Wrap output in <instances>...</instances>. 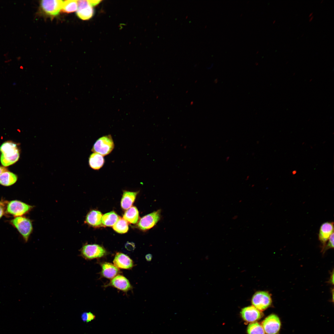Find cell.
<instances>
[{
    "label": "cell",
    "instance_id": "f546056e",
    "mask_svg": "<svg viewBox=\"0 0 334 334\" xmlns=\"http://www.w3.org/2000/svg\"><path fill=\"white\" fill-rule=\"evenodd\" d=\"M145 258H146V260L147 261H151V259H152V255H151L150 254H148L146 255L145 256Z\"/></svg>",
    "mask_w": 334,
    "mask_h": 334
},
{
    "label": "cell",
    "instance_id": "8fae6325",
    "mask_svg": "<svg viewBox=\"0 0 334 334\" xmlns=\"http://www.w3.org/2000/svg\"><path fill=\"white\" fill-rule=\"evenodd\" d=\"M241 314L246 321L253 322L260 319L263 316L261 311L253 306L245 307L242 309Z\"/></svg>",
    "mask_w": 334,
    "mask_h": 334
},
{
    "label": "cell",
    "instance_id": "8d00e7d4",
    "mask_svg": "<svg viewBox=\"0 0 334 334\" xmlns=\"http://www.w3.org/2000/svg\"><path fill=\"white\" fill-rule=\"evenodd\" d=\"M303 35H304V34H302V35L301 36H303Z\"/></svg>",
    "mask_w": 334,
    "mask_h": 334
},
{
    "label": "cell",
    "instance_id": "52a82bcc",
    "mask_svg": "<svg viewBox=\"0 0 334 334\" xmlns=\"http://www.w3.org/2000/svg\"><path fill=\"white\" fill-rule=\"evenodd\" d=\"M63 1L44 0L41 2L42 11L46 15L53 17L59 14L62 8Z\"/></svg>",
    "mask_w": 334,
    "mask_h": 334
},
{
    "label": "cell",
    "instance_id": "3957f363",
    "mask_svg": "<svg viewBox=\"0 0 334 334\" xmlns=\"http://www.w3.org/2000/svg\"><path fill=\"white\" fill-rule=\"evenodd\" d=\"M80 255L86 260H92L103 257L106 255V250L96 244H85L80 250Z\"/></svg>",
    "mask_w": 334,
    "mask_h": 334
},
{
    "label": "cell",
    "instance_id": "ba28073f",
    "mask_svg": "<svg viewBox=\"0 0 334 334\" xmlns=\"http://www.w3.org/2000/svg\"><path fill=\"white\" fill-rule=\"evenodd\" d=\"M262 326L266 334H277L281 326V322L278 317L271 314L262 322Z\"/></svg>",
    "mask_w": 334,
    "mask_h": 334
},
{
    "label": "cell",
    "instance_id": "4316f807",
    "mask_svg": "<svg viewBox=\"0 0 334 334\" xmlns=\"http://www.w3.org/2000/svg\"><path fill=\"white\" fill-rule=\"evenodd\" d=\"M87 322H88L95 319L96 316L95 315L91 312H87Z\"/></svg>",
    "mask_w": 334,
    "mask_h": 334
},
{
    "label": "cell",
    "instance_id": "d6986e66",
    "mask_svg": "<svg viewBox=\"0 0 334 334\" xmlns=\"http://www.w3.org/2000/svg\"><path fill=\"white\" fill-rule=\"evenodd\" d=\"M17 175L8 171L2 173L0 175V184L5 186H11L17 181Z\"/></svg>",
    "mask_w": 334,
    "mask_h": 334
},
{
    "label": "cell",
    "instance_id": "277c9868",
    "mask_svg": "<svg viewBox=\"0 0 334 334\" xmlns=\"http://www.w3.org/2000/svg\"><path fill=\"white\" fill-rule=\"evenodd\" d=\"M114 148V143L110 135L103 136L94 143L92 151L103 156L109 154Z\"/></svg>",
    "mask_w": 334,
    "mask_h": 334
},
{
    "label": "cell",
    "instance_id": "7402d4cb",
    "mask_svg": "<svg viewBox=\"0 0 334 334\" xmlns=\"http://www.w3.org/2000/svg\"><path fill=\"white\" fill-rule=\"evenodd\" d=\"M78 1L67 0L63 1L61 11L67 13L74 12L77 10Z\"/></svg>",
    "mask_w": 334,
    "mask_h": 334
},
{
    "label": "cell",
    "instance_id": "8992f818",
    "mask_svg": "<svg viewBox=\"0 0 334 334\" xmlns=\"http://www.w3.org/2000/svg\"><path fill=\"white\" fill-rule=\"evenodd\" d=\"M33 206L17 200L9 202L6 208L7 212L15 217L21 216L31 210Z\"/></svg>",
    "mask_w": 334,
    "mask_h": 334
},
{
    "label": "cell",
    "instance_id": "9a60e30c",
    "mask_svg": "<svg viewBox=\"0 0 334 334\" xmlns=\"http://www.w3.org/2000/svg\"><path fill=\"white\" fill-rule=\"evenodd\" d=\"M101 272L102 277L112 279L121 273L119 269L112 263L105 262L101 264Z\"/></svg>",
    "mask_w": 334,
    "mask_h": 334
},
{
    "label": "cell",
    "instance_id": "d590c367",
    "mask_svg": "<svg viewBox=\"0 0 334 334\" xmlns=\"http://www.w3.org/2000/svg\"><path fill=\"white\" fill-rule=\"evenodd\" d=\"M275 22H276V20H274V21L273 22V24H274V23H275Z\"/></svg>",
    "mask_w": 334,
    "mask_h": 334
},
{
    "label": "cell",
    "instance_id": "603a6c76",
    "mask_svg": "<svg viewBox=\"0 0 334 334\" xmlns=\"http://www.w3.org/2000/svg\"><path fill=\"white\" fill-rule=\"evenodd\" d=\"M113 227L116 232L120 233H125L128 230V222L123 218H120L113 226Z\"/></svg>",
    "mask_w": 334,
    "mask_h": 334
},
{
    "label": "cell",
    "instance_id": "5bb4252c",
    "mask_svg": "<svg viewBox=\"0 0 334 334\" xmlns=\"http://www.w3.org/2000/svg\"><path fill=\"white\" fill-rule=\"evenodd\" d=\"M113 262L115 266L121 269H130L134 266L132 260L128 256L121 252L116 253Z\"/></svg>",
    "mask_w": 334,
    "mask_h": 334
},
{
    "label": "cell",
    "instance_id": "7c38bea8",
    "mask_svg": "<svg viewBox=\"0 0 334 334\" xmlns=\"http://www.w3.org/2000/svg\"><path fill=\"white\" fill-rule=\"evenodd\" d=\"M106 286L113 287L124 292H127L132 288L128 280L124 276L120 274L112 279Z\"/></svg>",
    "mask_w": 334,
    "mask_h": 334
},
{
    "label": "cell",
    "instance_id": "f1b7e54d",
    "mask_svg": "<svg viewBox=\"0 0 334 334\" xmlns=\"http://www.w3.org/2000/svg\"><path fill=\"white\" fill-rule=\"evenodd\" d=\"M90 4L92 6H94L98 4L101 1L99 0H88Z\"/></svg>",
    "mask_w": 334,
    "mask_h": 334
},
{
    "label": "cell",
    "instance_id": "484cf974",
    "mask_svg": "<svg viewBox=\"0 0 334 334\" xmlns=\"http://www.w3.org/2000/svg\"><path fill=\"white\" fill-rule=\"evenodd\" d=\"M125 246L126 249L129 251L134 250L135 247V244L132 242H127L125 244Z\"/></svg>",
    "mask_w": 334,
    "mask_h": 334
},
{
    "label": "cell",
    "instance_id": "d4e9b609",
    "mask_svg": "<svg viewBox=\"0 0 334 334\" xmlns=\"http://www.w3.org/2000/svg\"><path fill=\"white\" fill-rule=\"evenodd\" d=\"M327 242V244L323 247L324 251L334 248V233L331 235Z\"/></svg>",
    "mask_w": 334,
    "mask_h": 334
},
{
    "label": "cell",
    "instance_id": "e0dca14e",
    "mask_svg": "<svg viewBox=\"0 0 334 334\" xmlns=\"http://www.w3.org/2000/svg\"><path fill=\"white\" fill-rule=\"evenodd\" d=\"M138 193V192L124 191L121 201L122 208L126 210L131 207Z\"/></svg>",
    "mask_w": 334,
    "mask_h": 334
},
{
    "label": "cell",
    "instance_id": "44dd1931",
    "mask_svg": "<svg viewBox=\"0 0 334 334\" xmlns=\"http://www.w3.org/2000/svg\"><path fill=\"white\" fill-rule=\"evenodd\" d=\"M120 217L114 211H111L104 214L102 217V224L106 226H113Z\"/></svg>",
    "mask_w": 334,
    "mask_h": 334
},
{
    "label": "cell",
    "instance_id": "5b68a950",
    "mask_svg": "<svg viewBox=\"0 0 334 334\" xmlns=\"http://www.w3.org/2000/svg\"><path fill=\"white\" fill-rule=\"evenodd\" d=\"M253 306L260 311L264 310L272 302L270 294L265 291H259L253 295L251 299Z\"/></svg>",
    "mask_w": 334,
    "mask_h": 334
},
{
    "label": "cell",
    "instance_id": "7a4b0ae2",
    "mask_svg": "<svg viewBox=\"0 0 334 334\" xmlns=\"http://www.w3.org/2000/svg\"><path fill=\"white\" fill-rule=\"evenodd\" d=\"M11 223L21 235L24 241L27 242L33 229L31 221L26 217L19 216L12 220Z\"/></svg>",
    "mask_w": 334,
    "mask_h": 334
},
{
    "label": "cell",
    "instance_id": "836d02e7",
    "mask_svg": "<svg viewBox=\"0 0 334 334\" xmlns=\"http://www.w3.org/2000/svg\"><path fill=\"white\" fill-rule=\"evenodd\" d=\"M313 12H311V13H310V14H309V17H310L311 16H312V15H313Z\"/></svg>",
    "mask_w": 334,
    "mask_h": 334
},
{
    "label": "cell",
    "instance_id": "2e32d148",
    "mask_svg": "<svg viewBox=\"0 0 334 334\" xmlns=\"http://www.w3.org/2000/svg\"><path fill=\"white\" fill-rule=\"evenodd\" d=\"M102 214L97 210H92L87 214L85 222L88 225L94 227L101 226Z\"/></svg>",
    "mask_w": 334,
    "mask_h": 334
},
{
    "label": "cell",
    "instance_id": "30bf717a",
    "mask_svg": "<svg viewBox=\"0 0 334 334\" xmlns=\"http://www.w3.org/2000/svg\"><path fill=\"white\" fill-rule=\"evenodd\" d=\"M94 12L92 6L88 0L78 1L76 14L80 19L83 20L89 19L93 15Z\"/></svg>",
    "mask_w": 334,
    "mask_h": 334
},
{
    "label": "cell",
    "instance_id": "ffe728a7",
    "mask_svg": "<svg viewBox=\"0 0 334 334\" xmlns=\"http://www.w3.org/2000/svg\"><path fill=\"white\" fill-rule=\"evenodd\" d=\"M123 218L128 223L135 224L138 221L139 213L137 208L132 206L128 209L125 212Z\"/></svg>",
    "mask_w": 334,
    "mask_h": 334
},
{
    "label": "cell",
    "instance_id": "4dcf8cb0",
    "mask_svg": "<svg viewBox=\"0 0 334 334\" xmlns=\"http://www.w3.org/2000/svg\"><path fill=\"white\" fill-rule=\"evenodd\" d=\"M7 169L5 167L0 166V175L3 172L7 171Z\"/></svg>",
    "mask_w": 334,
    "mask_h": 334
},
{
    "label": "cell",
    "instance_id": "9c48e42d",
    "mask_svg": "<svg viewBox=\"0 0 334 334\" xmlns=\"http://www.w3.org/2000/svg\"><path fill=\"white\" fill-rule=\"evenodd\" d=\"M161 212L160 209L158 210L142 217L138 224L139 228L147 230L153 227L161 219Z\"/></svg>",
    "mask_w": 334,
    "mask_h": 334
},
{
    "label": "cell",
    "instance_id": "d6a6232c",
    "mask_svg": "<svg viewBox=\"0 0 334 334\" xmlns=\"http://www.w3.org/2000/svg\"><path fill=\"white\" fill-rule=\"evenodd\" d=\"M313 18H314V16H311L310 17V18L309 19V22H311Z\"/></svg>",
    "mask_w": 334,
    "mask_h": 334
},
{
    "label": "cell",
    "instance_id": "e575fe53",
    "mask_svg": "<svg viewBox=\"0 0 334 334\" xmlns=\"http://www.w3.org/2000/svg\"><path fill=\"white\" fill-rule=\"evenodd\" d=\"M323 0H322V1H321V2H320V3H322V2H323Z\"/></svg>",
    "mask_w": 334,
    "mask_h": 334
},
{
    "label": "cell",
    "instance_id": "83f0119b",
    "mask_svg": "<svg viewBox=\"0 0 334 334\" xmlns=\"http://www.w3.org/2000/svg\"><path fill=\"white\" fill-rule=\"evenodd\" d=\"M81 318L83 321L84 322H86L87 318V312H84L81 315Z\"/></svg>",
    "mask_w": 334,
    "mask_h": 334
},
{
    "label": "cell",
    "instance_id": "1f68e13d",
    "mask_svg": "<svg viewBox=\"0 0 334 334\" xmlns=\"http://www.w3.org/2000/svg\"><path fill=\"white\" fill-rule=\"evenodd\" d=\"M4 213V210L3 208L0 205V219L3 215Z\"/></svg>",
    "mask_w": 334,
    "mask_h": 334
},
{
    "label": "cell",
    "instance_id": "6da1fadb",
    "mask_svg": "<svg viewBox=\"0 0 334 334\" xmlns=\"http://www.w3.org/2000/svg\"><path fill=\"white\" fill-rule=\"evenodd\" d=\"M1 153L0 161L4 166H8L15 163L19 157V153L17 144L10 141L3 143L0 147Z\"/></svg>",
    "mask_w": 334,
    "mask_h": 334
},
{
    "label": "cell",
    "instance_id": "cb8c5ba5",
    "mask_svg": "<svg viewBox=\"0 0 334 334\" xmlns=\"http://www.w3.org/2000/svg\"><path fill=\"white\" fill-rule=\"evenodd\" d=\"M247 332L248 334H265L262 326L257 322L252 323L248 325Z\"/></svg>",
    "mask_w": 334,
    "mask_h": 334
},
{
    "label": "cell",
    "instance_id": "4fadbf2b",
    "mask_svg": "<svg viewBox=\"0 0 334 334\" xmlns=\"http://www.w3.org/2000/svg\"><path fill=\"white\" fill-rule=\"evenodd\" d=\"M334 223L326 222L323 223L320 226L318 235L319 240L324 246L331 235L334 233Z\"/></svg>",
    "mask_w": 334,
    "mask_h": 334
},
{
    "label": "cell",
    "instance_id": "ac0fdd59",
    "mask_svg": "<svg viewBox=\"0 0 334 334\" xmlns=\"http://www.w3.org/2000/svg\"><path fill=\"white\" fill-rule=\"evenodd\" d=\"M105 160L103 156L97 153L94 152L90 156L89 164L90 167L95 170H98L103 165Z\"/></svg>",
    "mask_w": 334,
    "mask_h": 334
}]
</instances>
